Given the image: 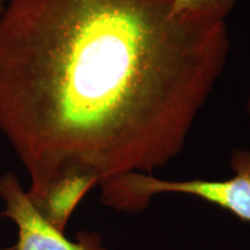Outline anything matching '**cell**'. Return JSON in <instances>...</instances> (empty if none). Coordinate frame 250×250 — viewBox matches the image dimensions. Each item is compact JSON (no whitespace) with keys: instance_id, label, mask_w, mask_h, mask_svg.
I'll return each mask as SVG.
<instances>
[{"instance_id":"cell-1","label":"cell","mask_w":250,"mask_h":250,"mask_svg":"<svg viewBox=\"0 0 250 250\" xmlns=\"http://www.w3.org/2000/svg\"><path fill=\"white\" fill-rule=\"evenodd\" d=\"M173 0H8L0 13V133L29 199L67 174L99 186L181 154L224 72L225 21Z\"/></svg>"},{"instance_id":"cell-2","label":"cell","mask_w":250,"mask_h":250,"mask_svg":"<svg viewBox=\"0 0 250 250\" xmlns=\"http://www.w3.org/2000/svg\"><path fill=\"white\" fill-rule=\"evenodd\" d=\"M229 168L233 176L219 181H170L149 174H124L100 184V201L115 211L139 213L148 208L156 195L180 193L201 198L250 224V149L234 148Z\"/></svg>"},{"instance_id":"cell-3","label":"cell","mask_w":250,"mask_h":250,"mask_svg":"<svg viewBox=\"0 0 250 250\" xmlns=\"http://www.w3.org/2000/svg\"><path fill=\"white\" fill-rule=\"evenodd\" d=\"M0 198L5 203L1 215L18 227L17 250H107L99 233L83 230L72 241L46 223L11 171L0 177Z\"/></svg>"},{"instance_id":"cell-4","label":"cell","mask_w":250,"mask_h":250,"mask_svg":"<svg viewBox=\"0 0 250 250\" xmlns=\"http://www.w3.org/2000/svg\"><path fill=\"white\" fill-rule=\"evenodd\" d=\"M99 181L87 174H67L55 180L31 203L46 223L64 233L70 217L86 193Z\"/></svg>"},{"instance_id":"cell-5","label":"cell","mask_w":250,"mask_h":250,"mask_svg":"<svg viewBox=\"0 0 250 250\" xmlns=\"http://www.w3.org/2000/svg\"><path fill=\"white\" fill-rule=\"evenodd\" d=\"M235 2L236 0H173L171 11L183 17L225 21Z\"/></svg>"},{"instance_id":"cell-6","label":"cell","mask_w":250,"mask_h":250,"mask_svg":"<svg viewBox=\"0 0 250 250\" xmlns=\"http://www.w3.org/2000/svg\"><path fill=\"white\" fill-rule=\"evenodd\" d=\"M246 112H247V116H248V130H249V134H250V90H249L248 98H247V102H246Z\"/></svg>"},{"instance_id":"cell-7","label":"cell","mask_w":250,"mask_h":250,"mask_svg":"<svg viewBox=\"0 0 250 250\" xmlns=\"http://www.w3.org/2000/svg\"><path fill=\"white\" fill-rule=\"evenodd\" d=\"M8 0H0V13H1V11H2V8L5 7V5H6V2H7Z\"/></svg>"}]
</instances>
